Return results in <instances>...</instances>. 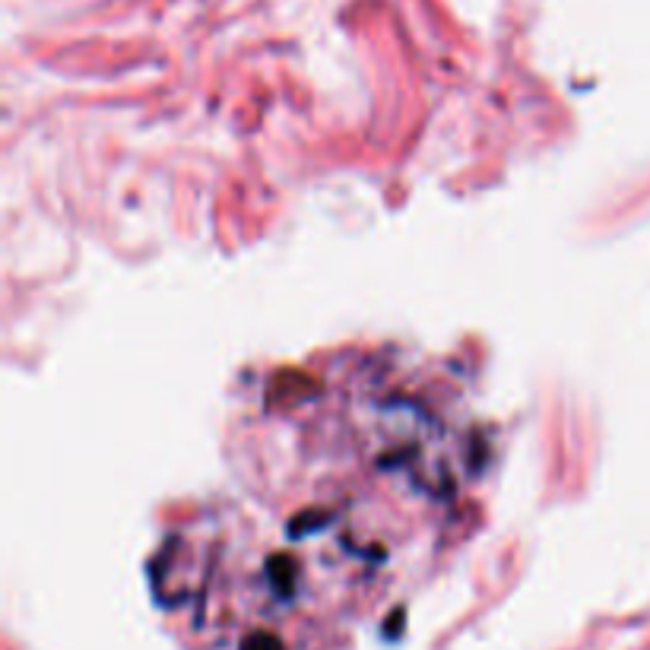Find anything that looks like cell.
Listing matches in <instances>:
<instances>
[{"instance_id":"cell-1","label":"cell","mask_w":650,"mask_h":650,"mask_svg":"<svg viewBox=\"0 0 650 650\" xmlns=\"http://www.w3.org/2000/svg\"><path fill=\"white\" fill-rule=\"evenodd\" d=\"M489 467L451 365L352 349L280 368L232 419L235 489L159 546V603L207 647L324 650L457 546Z\"/></svg>"}]
</instances>
